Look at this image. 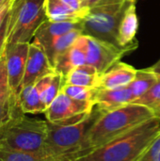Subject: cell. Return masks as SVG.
<instances>
[{
  "label": "cell",
  "mask_w": 160,
  "mask_h": 161,
  "mask_svg": "<svg viewBox=\"0 0 160 161\" xmlns=\"http://www.w3.org/2000/svg\"><path fill=\"white\" fill-rule=\"evenodd\" d=\"M153 117L155 116L148 108L136 103L105 113L100 112L86 136L79 157L102 147Z\"/></svg>",
  "instance_id": "obj_1"
},
{
  "label": "cell",
  "mask_w": 160,
  "mask_h": 161,
  "mask_svg": "<svg viewBox=\"0 0 160 161\" xmlns=\"http://www.w3.org/2000/svg\"><path fill=\"white\" fill-rule=\"evenodd\" d=\"M159 135L160 119L153 117L74 161H136Z\"/></svg>",
  "instance_id": "obj_2"
},
{
  "label": "cell",
  "mask_w": 160,
  "mask_h": 161,
  "mask_svg": "<svg viewBox=\"0 0 160 161\" xmlns=\"http://www.w3.org/2000/svg\"><path fill=\"white\" fill-rule=\"evenodd\" d=\"M48 122L27 117L17 107L10 119L0 128V149L41 152L44 150Z\"/></svg>",
  "instance_id": "obj_3"
},
{
  "label": "cell",
  "mask_w": 160,
  "mask_h": 161,
  "mask_svg": "<svg viewBox=\"0 0 160 161\" xmlns=\"http://www.w3.org/2000/svg\"><path fill=\"white\" fill-rule=\"evenodd\" d=\"M46 20L45 0H13L8 14L7 46L30 43Z\"/></svg>",
  "instance_id": "obj_4"
},
{
  "label": "cell",
  "mask_w": 160,
  "mask_h": 161,
  "mask_svg": "<svg viewBox=\"0 0 160 161\" xmlns=\"http://www.w3.org/2000/svg\"><path fill=\"white\" fill-rule=\"evenodd\" d=\"M100 115L93 108L92 112L82 121L72 125L48 123V135L44 152L56 157H65L74 161L80 156L86 136Z\"/></svg>",
  "instance_id": "obj_5"
},
{
  "label": "cell",
  "mask_w": 160,
  "mask_h": 161,
  "mask_svg": "<svg viewBox=\"0 0 160 161\" xmlns=\"http://www.w3.org/2000/svg\"><path fill=\"white\" fill-rule=\"evenodd\" d=\"M132 2L124 0L117 4L90 8L88 14L82 19V34L122 49L118 42L119 25L126 8Z\"/></svg>",
  "instance_id": "obj_6"
},
{
  "label": "cell",
  "mask_w": 160,
  "mask_h": 161,
  "mask_svg": "<svg viewBox=\"0 0 160 161\" xmlns=\"http://www.w3.org/2000/svg\"><path fill=\"white\" fill-rule=\"evenodd\" d=\"M91 102L78 101L60 92L44 111L46 121L56 125H72L88 117L93 110Z\"/></svg>",
  "instance_id": "obj_7"
},
{
  "label": "cell",
  "mask_w": 160,
  "mask_h": 161,
  "mask_svg": "<svg viewBox=\"0 0 160 161\" xmlns=\"http://www.w3.org/2000/svg\"><path fill=\"white\" fill-rule=\"evenodd\" d=\"M87 38V63L93 66L99 75L104 74L126 54V51L122 50L110 43L97 40L95 38L86 36Z\"/></svg>",
  "instance_id": "obj_8"
},
{
  "label": "cell",
  "mask_w": 160,
  "mask_h": 161,
  "mask_svg": "<svg viewBox=\"0 0 160 161\" xmlns=\"http://www.w3.org/2000/svg\"><path fill=\"white\" fill-rule=\"evenodd\" d=\"M28 50L29 43H15L6 47L7 69L9 87L13 98L17 103L25 75Z\"/></svg>",
  "instance_id": "obj_9"
},
{
  "label": "cell",
  "mask_w": 160,
  "mask_h": 161,
  "mask_svg": "<svg viewBox=\"0 0 160 161\" xmlns=\"http://www.w3.org/2000/svg\"><path fill=\"white\" fill-rule=\"evenodd\" d=\"M54 73H56L55 69L42 48L34 42H30L21 90L24 87L34 85L41 78Z\"/></svg>",
  "instance_id": "obj_10"
},
{
  "label": "cell",
  "mask_w": 160,
  "mask_h": 161,
  "mask_svg": "<svg viewBox=\"0 0 160 161\" xmlns=\"http://www.w3.org/2000/svg\"><path fill=\"white\" fill-rule=\"evenodd\" d=\"M82 20L67 22H52L46 20L39 27L31 42L40 45L42 50L46 52L58 38L74 29L82 30Z\"/></svg>",
  "instance_id": "obj_11"
},
{
  "label": "cell",
  "mask_w": 160,
  "mask_h": 161,
  "mask_svg": "<svg viewBox=\"0 0 160 161\" xmlns=\"http://www.w3.org/2000/svg\"><path fill=\"white\" fill-rule=\"evenodd\" d=\"M134 97L128 86L117 89H96L93 98L94 108L105 113L127 104L133 103Z\"/></svg>",
  "instance_id": "obj_12"
},
{
  "label": "cell",
  "mask_w": 160,
  "mask_h": 161,
  "mask_svg": "<svg viewBox=\"0 0 160 161\" xmlns=\"http://www.w3.org/2000/svg\"><path fill=\"white\" fill-rule=\"evenodd\" d=\"M86 51L87 38L82 34L67 51L58 57L54 64L55 72L65 77L74 69L86 64Z\"/></svg>",
  "instance_id": "obj_13"
},
{
  "label": "cell",
  "mask_w": 160,
  "mask_h": 161,
  "mask_svg": "<svg viewBox=\"0 0 160 161\" xmlns=\"http://www.w3.org/2000/svg\"><path fill=\"white\" fill-rule=\"evenodd\" d=\"M138 27L139 20L136 11V3L132 2L124 14L118 31L119 45L127 53L134 51L139 46V42L136 39Z\"/></svg>",
  "instance_id": "obj_14"
},
{
  "label": "cell",
  "mask_w": 160,
  "mask_h": 161,
  "mask_svg": "<svg viewBox=\"0 0 160 161\" xmlns=\"http://www.w3.org/2000/svg\"><path fill=\"white\" fill-rule=\"evenodd\" d=\"M137 70L124 62L118 61L107 72L100 75L97 89H117L128 86L135 78Z\"/></svg>",
  "instance_id": "obj_15"
},
{
  "label": "cell",
  "mask_w": 160,
  "mask_h": 161,
  "mask_svg": "<svg viewBox=\"0 0 160 161\" xmlns=\"http://www.w3.org/2000/svg\"><path fill=\"white\" fill-rule=\"evenodd\" d=\"M35 86L47 108L48 106L61 92L64 86V76L58 73H54L41 78L35 83Z\"/></svg>",
  "instance_id": "obj_16"
},
{
  "label": "cell",
  "mask_w": 160,
  "mask_h": 161,
  "mask_svg": "<svg viewBox=\"0 0 160 161\" xmlns=\"http://www.w3.org/2000/svg\"><path fill=\"white\" fill-rule=\"evenodd\" d=\"M99 78L100 75L97 70L93 66L86 63L71 71L64 77V84L97 89Z\"/></svg>",
  "instance_id": "obj_17"
},
{
  "label": "cell",
  "mask_w": 160,
  "mask_h": 161,
  "mask_svg": "<svg viewBox=\"0 0 160 161\" xmlns=\"http://www.w3.org/2000/svg\"><path fill=\"white\" fill-rule=\"evenodd\" d=\"M18 105L25 114L44 113L46 107L43 104L40 92L35 84L24 87L18 97Z\"/></svg>",
  "instance_id": "obj_18"
},
{
  "label": "cell",
  "mask_w": 160,
  "mask_h": 161,
  "mask_svg": "<svg viewBox=\"0 0 160 161\" xmlns=\"http://www.w3.org/2000/svg\"><path fill=\"white\" fill-rule=\"evenodd\" d=\"M45 13L52 22L80 21L86 16L74 11L61 0H45Z\"/></svg>",
  "instance_id": "obj_19"
},
{
  "label": "cell",
  "mask_w": 160,
  "mask_h": 161,
  "mask_svg": "<svg viewBox=\"0 0 160 161\" xmlns=\"http://www.w3.org/2000/svg\"><path fill=\"white\" fill-rule=\"evenodd\" d=\"M0 161H73L69 158L56 157L41 152H23L0 149Z\"/></svg>",
  "instance_id": "obj_20"
},
{
  "label": "cell",
  "mask_w": 160,
  "mask_h": 161,
  "mask_svg": "<svg viewBox=\"0 0 160 161\" xmlns=\"http://www.w3.org/2000/svg\"><path fill=\"white\" fill-rule=\"evenodd\" d=\"M159 79L158 75L148 68L137 70L134 80L128 85L134 97V101L144 95ZM133 101V102H134Z\"/></svg>",
  "instance_id": "obj_21"
},
{
  "label": "cell",
  "mask_w": 160,
  "mask_h": 161,
  "mask_svg": "<svg viewBox=\"0 0 160 161\" xmlns=\"http://www.w3.org/2000/svg\"><path fill=\"white\" fill-rule=\"evenodd\" d=\"M81 35H82L81 29H74L60 36L52 43V45L45 52V54L48 57L53 67L58 57L63 54L65 51H67Z\"/></svg>",
  "instance_id": "obj_22"
},
{
  "label": "cell",
  "mask_w": 160,
  "mask_h": 161,
  "mask_svg": "<svg viewBox=\"0 0 160 161\" xmlns=\"http://www.w3.org/2000/svg\"><path fill=\"white\" fill-rule=\"evenodd\" d=\"M0 104L5 106L18 105L14 100L8 82V75L7 69L6 50L0 57Z\"/></svg>",
  "instance_id": "obj_23"
},
{
  "label": "cell",
  "mask_w": 160,
  "mask_h": 161,
  "mask_svg": "<svg viewBox=\"0 0 160 161\" xmlns=\"http://www.w3.org/2000/svg\"><path fill=\"white\" fill-rule=\"evenodd\" d=\"M133 103L145 106L153 112L155 117L160 119V77L144 95L135 100Z\"/></svg>",
  "instance_id": "obj_24"
},
{
  "label": "cell",
  "mask_w": 160,
  "mask_h": 161,
  "mask_svg": "<svg viewBox=\"0 0 160 161\" xmlns=\"http://www.w3.org/2000/svg\"><path fill=\"white\" fill-rule=\"evenodd\" d=\"M61 92L73 99L93 103V98L96 92V88H89V87L64 84Z\"/></svg>",
  "instance_id": "obj_25"
},
{
  "label": "cell",
  "mask_w": 160,
  "mask_h": 161,
  "mask_svg": "<svg viewBox=\"0 0 160 161\" xmlns=\"http://www.w3.org/2000/svg\"><path fill=\"white\" fill-rule=\"evenodd\" d=\"M136 161H160V135L155 139Z\"/></svg>",
  "instance_id": "obj_26"
},
{
  "label": "cell",
  "mask_w": 160,
  "mask_h": 161,
  "mask_svg": "<svg viewBox=\"0 0 160 161\" xmlns=\"http://www.w3.org/2000/svg\"><path fill=\"white\" fill-rule=\"evenodd\" d=\"M17 107H19V105L5 106L0 104V128L10 119Z\"/></svg>",
  "instance_id": "obj_27"
},
{
  "label": "cell",
  "mask_w": 160,
  "mask_h": 161,
  "mask_svg": "<svg viewBox=\"0 0 160 161\" xmlns=\"http://www.w3.org/2000/svg\"><path fill=\"white\" fill-rule=\"evenodd\" d=\"M61 1L75 12H78L84 15H87L89 12V9L84 8L82 0H61Z\"/></svg>",
  "instance_id": "obj_28"
},
{
  "label": "cell",
  "mask_w": 160,
  "mask_h": 161,
  "mask_svg": "<svg viewBox=\"0 0 160 161\" xmlns=\"http://www.w3.org/2000/svg\"><path fill=\"white\" fill-rule=\"evenodd\" d=\"M124 0H86L84 2V8L90 9L96 7H102V6H108L112 4L121 3Z\"/></svg>",
  "instance_id": "obj_29"
},
{
  "label": "cell",
  "mask_w": 160,
  "mask_h": 161,
  "mask_svg": "<svg viewBox=\"0 0 160 161\" xmlns=\"http://www.w3.org/2000/svg\"><path fill=\"white\" fill-rule=\"evenodd\" d=\"M7 27H8V16L0 27V57L5 52L7 47Z\"/></svg>",
  "instance_id": "obj_30"
},
{
  "label": "cell",
  "mask_w": 160,
  "mask_h": 161,
  "mask_svg": "<svg viewBox=\"0 0 160 161\" xmlns=\"http://www.w3.org/2000/svg\"><path fill=\"white\" fill-rule=\"evenodd\" d=\"M12 1L13 0H6L1 6H0V27L1 25H3L4 21L6 20L8 14V11H9V8H10V6L12 4Z\"/></svg>",
  "instance_id": "obj_31"
},
{
  "label": "cell",
  "mask_w": 160,
  "mask_h": 161,
  "mask_svg": "<svg viewBox=\"0 0 160 161\" xmlns=\"http://www.w3.org/2000/svg\"><path fill=\"white\" fill-rule=\"evenodd\" d=\"M148 69H149L150 71H152L153 73H155L157 75H158L160 77V59L157 62V63H155L153 66L149 67Z\"/></svg>",
  "instance_id": "obj_32"
},
{
  "label": "cell",
  "mask_w": 160,
  "mask_h": 161,
  "mask_svg": "<svg viewBox=\"0 0 160 161\" xmlns=\"http://www.w3.org/2000/svg\"><path fill=\"white\" fill-rule=\"evenodd\" d=\"M5 1H6V0H0V5H1L2 3H4Z\"/></svg>",
  "instance_id": "obj_33"
},
{
  "label": "cell",
  "mask_w": 160,
  "mask_h": 161,
  "mask_svg": "<svg viewBox=\"0 0 160 161\" xmlns=\"http://www.w3.org/2000/svg\"><path fill=\"white\" fill-rule=\"evenodd\" d=\"M131 1H133V2H135V3L137 2V0H131Z\"/></svg>",
  "instance_id": "obj_34"
},
{
  "label": "cell",
  "mask_w": 160,
  "mask_h": 161,
  "mask_svg": "<svg viewBox=\"0 0 160 161\" xmlns=\"http://www.w3.org/2000/svg\"><path fill=\"white\" fill-rule=\"evenodd\" d=\"M82 1H83V6H84V2H85L86 0H82Z\"/></svg>",
  "instance_id": "obj_35"
},
{
  "label": "cell",
  "mask_w": 160,
  "mask_h": 161,
  "mask_svg": "<svg viewBox=\"0 0 160 161\" xmlns=\"http://www.w3.org/2000/svg\"><path fill=\"white\" fill-rule=\"evenodd\" d=\"M2 4H3V3H2ZM2 4H1V5H2ZM1 5H0V6H1Z\"/></svg>",
  "instance_id": "obj_36"
}]
</instances>
